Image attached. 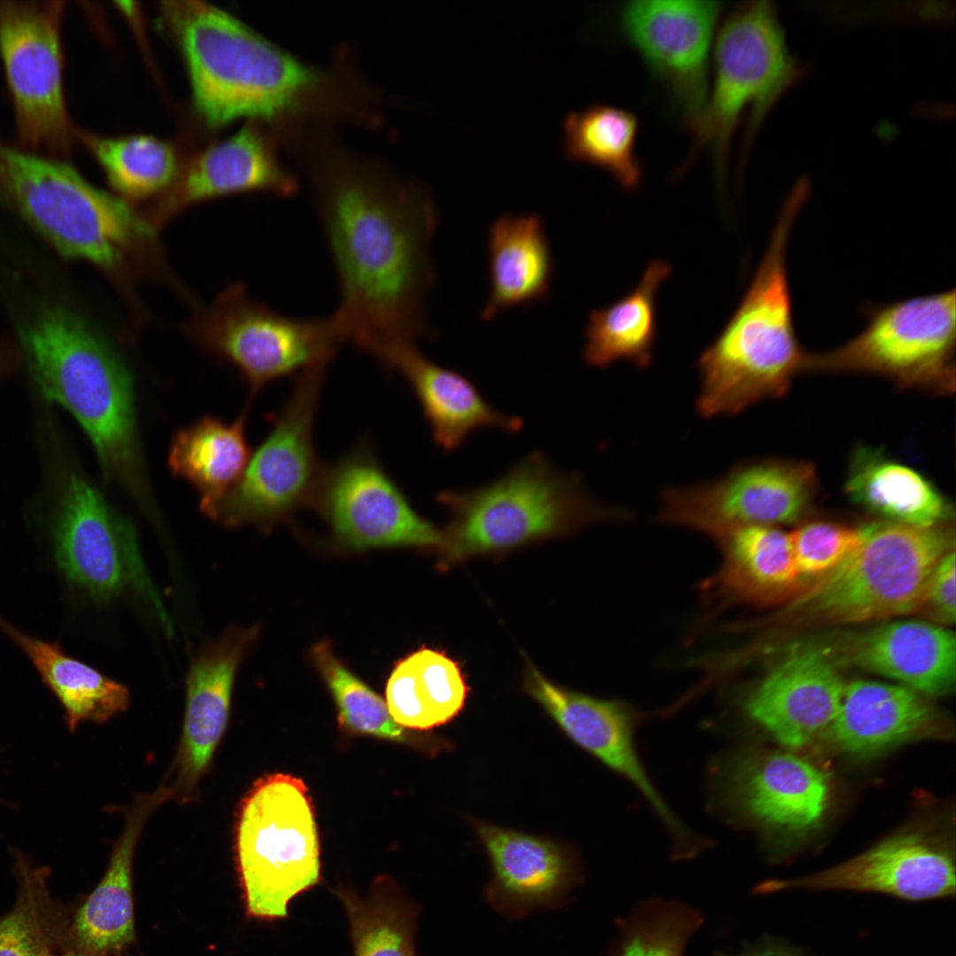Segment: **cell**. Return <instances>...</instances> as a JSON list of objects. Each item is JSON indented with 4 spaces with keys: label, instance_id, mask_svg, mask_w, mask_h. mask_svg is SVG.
Masks as SVG:
<instances>
[{
    "label": "cell",
    "instance_id": "6da1fadb",
    "mask_svg": "<svg viewBox=\"0 0 956 956\" xmlns=\"http://www.w3.org/2000/svg\"><path fill=\"white\" fill-rule=\"evenodd\" d=\"M320 223L336 274L333 312L346 341L417 343L431 334L436 206L424 187L374 171L337 167L316 180Z\"/></svg>",
    "mask_w": 956,
    "mask_h": 956
},
{
    "label": "cell",
    "instance_id": "7a4b0ae2",
    "mask_svg": "<svg viewBox=\"0 0 956 956\" xmlns=\"http://www.w3.org/2000/svg\"><path fill=\"white\" fill-rule=\"evenodd\" d=\"M0 198L64 257L95 265L120 288L164 269L157 229L63 160L0 143Z\"/></svg>",
    "mask_w": 956,
    "mask_h": 956
},
{
    "label": "cell",
    "instance_id": "3957f363",
    "mask_svg": "<svg viewBox=\"0 0 956 956\" xmlns=\"http://www.w3.org/2000/svg\"><path fill=\"white\" fill-rule=\"evenodd\" d=\"M806 197L798 187L790 192L742 301L698 358L701 388L696 405L703 417L736 414L781 397L803 369L806 353L794 323L787 251Z\"/></svg>",
    "mask_w": 956,
    "mask_h": 956
},
{
    "label": "cell",
    "instance_id": "277c9868",
    "mask_svg": "<svg viewBox=\"0 0 956 956\" xmlns=\"http://www.w3.org/2000/svg\"><path fill=\"white\" fill-rule=\"evenodd\" d=\"M184 58L194 106L212 127L298 109L320 73L226 11L200 1L162 4Z\"/></svg>",
    "mask_w": 956,
    "mask_h": 956
},
{
    "label": "cell",
    "instance_id": "5b68a950",
    "mask_svg": "<svg viewBox=\"0 0 956 956\" xmlns=\"http://www.w3.org/2000/svg\"><path fill=\"white\" fill-rule=\"evenodd\" d=\"M23 343L42 394L78 421L105 479L146 499L133 377L119 353L80 318L58 309L36 320Z\"/></svg>",
    "mask_w": 956,
    "mask_h": 956
},
{
    "label": "cell",
    "instance_id": "8992f818",
    "mask_svg": "<svg viewBox=\"0 0 956 956\" xmlns=\"http://www.w3.org/2000/svg\"><path fill=\"white\" fill-rule=\"evenodd\" d=\"M436 501L451 518L440 547L451 563L625 518L621 510L589 496L579 474L559 470L539 450L496 480L466 490H442Z\"/></svg>",
    "mask_w": 956,
    "mask_h": 956
},
{
    "label": "cell",
    "instance_id": "52a82bcc",
    "mask_svg": "<svg viewBox=\"0 0 956 956\" xmlns=\"http://www.w3.org/2000/svg\"><path fill=\"white\" fill-rule=\"evenodd\" d=\"M713 55V88L689 127L692 146L678 173L709 148L716 173L721 175L743 115L748 117L746 150L765 116L799 75L776 9L767 0L744 1L730 10L717 33Z\"/></svg>",
    "mask_w": 956,
    "mask_h": 956
},
{
    "label": "cell",
    "instance_id": "ba28073f",
    "mask_svg": "<svg viewBox=\"0 0 956 956\" xmlns=\"http://www.w3.org/2000/svg\"><path fill=\"white\" fill-rule=\"evenodd\" d=\"M235 854L250 917L283 919L289 902L320 883L317 826L301 779L278 773L254 783L237 813Z\"/></svg>",
    "mask_w": 956,
    "mask_h": 956
},
{
    "label": "cell",
    "instance_id": "9c48e42d",
    "mask_svg": "<svg viewBox=\"0 0 956 956\" xmlns=\"http://www.w3.org/2000/svg\"><path fill=\"white\" fill-rule=\"evenodd\" d=\"M857 550L807 589L791 609L813 620L860 622L917 612L929 578L953 548L942 524L878 521L864 526Z\"/></svg>",
    "mask_w": 956,
    "mask_h": 956
},
{
    "label": "cell",
    "instance_id": "30bf717a",
    "mask_svg": "<svg viewBox=\"0 0 956 956\" xmlns=\"http://www.w3.org/2000/svg\"><path fill=\"white\" fill-rule=\"evenodd\" d=\"M187 332L232 364L255 394L266 385L332 362L346 343L333 314L296 318L251 297L243 284L222 290Z\"/></svg>",
    "mask_w": 956,
    "mask_h": 956
},
{
    "label": "cell",
    "instance_id": "8fae6325",
    "mask_svg": "<svg viewBox=\"0 0 956 956\" xmlns=\"http://www.w3.org/2000/svg\"><path fill=\"white\" fill-rule=\"evenodd\" d=\"M863 328L829 351L807 354L803 369L861 372L900 385L954 389L955 289L867 305Z\"/></svg>",
    "mask_w": 956,
    "mask_h": 956
},
{
    "label": "cell",
    "instance_id": "7c38bea8",
    "mask_svg": "<svg viewBox=\"0 0 956 956\" xmlns=\"http://www.w3.org/2000/svg\"><path fill=\"white\" fill-rule=\"evenodd\" d=\"M328 366H315L297 376L267 436L209 518L225 527H268L311 504L323 468L314 422Z\"/></svg>",
    "mask_w": 956,
    "mask_h": 956
},
{
    "label": "cell",
    "instance_id": "4fadbf2b",
    "mask_svg": "<svg viewBox=\"0 0 956 956\" xmlns=\"http://www.w3.org/2000/svg\"><path fill=\"white\" fill-rule=\"evenodd\" d=\"M61 1H0V56L21 150L63 160L74 129L63 89Z\"/></svg>",
    "mask_w": 956,
    "mask_h": 956
},
{
    "label": "cell",
    "instance_id": "5bb4252c",
    "mask_svg": "<svg viewBox=\"0 0 956 956\" xmlns=\"http://www.w3.org/2000/svg\"><path fill=\"white\" fill-rule=\"evenodd\" d=\"M335 539L353 549L441 547L443 534L420 515L368 438L323 466L311 500Z\"/></svg>",
    "mask_w": 956,
    "mask_h": 956
},
{
    "label": "cell",
    "instance_id": "9a60e30c",
    "mask_svg": "<svg viewBox=\"0 0 956 956\" xmlns=\"http://www.w3.org/2000/svg\"><path fill=\"white\" fill-rule=\"evenodd\" d=\"M53 535L58 567L73 587L98 602L132 588L151 602L169 626L133 525L115 514L81 475L72 474L66 482Z\"/></svg>",
    "mask_w": 956,
    "mask_h": 956
},
{
    "label": "cell",
    "instance_id": "2e32d148",
    "mask_svg": "<svg viewBox=\"0 0 956 956\" xmlns=\"http://www.w3.org/2000/svg\"><path fill=\"white\" fill-rule=\"evenodd\" d=\"M816 482L814 468L806 463H743L714 482L666 489L659 520L710 536L736 525L791 523L808 509Z\"/></svg>",
    "mask_w": 956,
    "mask_h": 956
},
{
    "label": "cell",
    "instance_id": "e0dca14e",
    "mask_svg": "<svg viewBox=\"0 0 956 956\" xmlns=\"http://www.w3.org/2000/svg\"><path fill=\"white\" fill-rule=\"evenodd\" d=\"M720 0H627L619 9L625 36L668 86L689 127L707 94L708 52Z\"/></svg>",
    "mask_w": 956,
    "mask_h": 956
},
{
    "label": "cell",
    "instance_id": "ac0fdd59",
    "mask_svg": "<svg viewBox=\"0 0 956 956\" xmlns=\"http://www.w3.org/2000/svg\"><path fill=\"white\" fill-rule=\"evenodd\" d=\"M721 791L736 814L764 830L800 833L814 828L829 805L826 775L786 752H742L721 771Z\"/></svg>",
    "mask_w": 956,
    "mask_h": 956
},
{
    "label": "cell",
    "instance_id": "d6986e66",
    "mask_svg": "<svg viewBox=\"0 0 956 956\" xmlns=\"http://www.w3.org/2000/svg\"><path fill=\"white\" fill-rule=\"evenodd\" d=\"M791 890L875 892L907 901L944 898L955 893V866L946 849L921 835L902 834L828 869L767 881L757 892Z\"/></svg>",
    "mask_w": 956,
    "mask_h": 956
},
{
    "label": "cell",
    "instance_id": "ffe728a7",
    "mask_svg": "<svg viewBox=\"0 0 956 956\" xmlns=\"http://www.w3.org/2000/svg\"><path fill=\"white\" fill-rule=\"evenodd\" d=\"M844 684L829 652L790 651L746 697V714L785 747L798 749L830 731Z\"/></svg>",
    "mask_w": 956,
    "mask_h": 956
},
{
    "label": "cell",
    "instance_id": "44dd1931",
    "mask_svg": "<svg viewBox=\"0 0 956 956\" xmlns=\"http://www.w3.org/2000/svg\"><path fill=\"white\" fill-rule=\"evenodd\" d=\"M358 348L405 379L420 405L434 442L445 451L459 449L477 429L516 433L522 428L521 418L495 409L473 381L432 361L415 342L373 339Z\"/></svg>",
    "mask_w": 956,
    "mask_h": 956
},
{
    "label": "cell",
    "instance_id": "7402d4cb",
    "mask_svg": "<svg viewBox=\"0 0 956 956\" xmlns=\"http://www.w3.org/2000/svg\"><path fill=\"white\" fill-rule=\"evenodd\" d=\"M525 689L573 742L641 791L675 839L688 835L640 761L634 741L635 719L628 708L560 687L531 664L527 667Z\"/></svg>",
    "mask_w": 956,
    "mask_h": 956
},
{
    "label": "cell",
    "instance_id": "603a6c76",
    "mask_svg": "<svg viewBox=\"0 0 956 956\" xmlns=\"http://www.w3.org/2000/svg\"><path fill=\"white\" fill-rule=\"evenodd\" d=\"M257 628L233 627L206 645L192 662L187 678L182 732L174 760L173 798L191 800L211 765L229 720L239 664Z\"/></svg>",
    "mask_w": 956,
    "mask_h": 956
},
{
    "label": "cell",
    "instance_id": "cb8c5ba5",
    "mask_svg": "<svg viewBox=\"0 0 956 956\" xmlns=\"http://www.w3.org/2000/svg\"><path fill=\"white\" fill-rule=\"evenodd\" d=\"M297 189L295 178L278 162L268 140L248 126L200 151L143 216L158 229L196 203L252 191L290 197Z\"/></svg>",
    "mask_w": 956,
    "mask_h": 956
},
{
    "label": "cell",
    "instance_id": "d4e9b609",
    "mask_svg": "<svg viewBox=\"0 0 956 956\" xmlns=\"http://www.w3.org/2000/svg\"><path fill=\"white\" fill-rule=\"evenodd\" d=\"M173 798L167 785L140 795L126 813L100 883L70 919L64 950L90 956H120L135 940L132 866L141 831L151 813Z\"/></svg>",
    "mask_w": 956,
    "mask_h": 956
},
{
    "label": "cell",
    "instance_id": "484cf974",
    "mask_svg": "<svg viewBox=\"0 0 956 956\" xmlns=\"http://www.w3.org/2000/svg\"><path fill=\"white\" fill-rule=\"evenodd\" d=\"M830 736L844 752L871 756L910 741L948 736L924 696L900 684L856 681L844 686Z\"/></svg>",
    "mask_w": 956,
    "mask_h": 956
},
{
    "label": "cell",
    "instance_id": "4316f807",
    "mask_svg": "<svg viewBox=\"0 0 956 956\" xmlns=\"http://www.w3.org/2000/svg\"><path fill=\"white\" fill-rule=\"evenodd\" d=\"M846 644V660L922 696H941L954 689L956 640L944 626L894 621L858 634Z\"/></svg>",
    "mask_w": 956,
    "mask_h": 956
},
{
    "label": "cell",
    "instance_id": "83f0119b",
    "mask_svg": "<svg viewBox=\"0 0 956 956\" xmlns=\"http://www.w3.org/2000/svg\"><path fill=\"white\" fill-rule=\"evenodd\" d=\"M487 255L490 293L481 311L483 321L551 296L554 263L540 214L497 216L489 227Z\"/></svg>",
    "mask_w": 956,
    "mask_h": 956
},
{
    "label": "cell",
    "instance_id": "f1b7e54d",
    "mask_svg": "<svg viewBox=\"0 0 956 956\" xmlns=\"http://www.w3.org/2000/svg\"><path fill=\"white\" fill-rule=\"evenodd\" d=\"M723 551L722 567L713 583L731 601L771 602L801 579L790 533L775 526L748 524L712 535Z\"/></svg>",
    "mask_w": 956,
    "mask_h": 956
},
{
    "label": "cell",
    "instance_id": "f546056e",
    "mask_svg": "<svg viewBox=\"0 0 956 956\" xmlns=\"http://www.w3.org/2000/svg\"><path fill=\"white\" fill-rule=\"evenodd\" d=\"M671 273L668 262L654 259L631 292L590 312L582 349L589 366L603 368L619 360L639 368L650 366L657 334L656 297Z\"/></svg>",
    "mask_w": 956,
    "mask_h": 956
},
{
    "label": "cell",
    "instance_id": "4dcf8cb0",
    "mask_svg": "<svg viewBox=\"0 0 956 956\" xmlns=\"http://www.w3.org/2000/svg\"><path fill=\"white\" fill-rule=\"evenodd\" d=\"M844 489L852 502L888 521L929 527L943 524L953 513L926 478L870 448L855 452Z\"/></svg>",
    "mask_w": 956,
    "mask_h": 956
},
{
    "label": "cell",
    "instance_id": "1f68e13d",
    "mask_svg": "<svg viewBox=\"0 0 956 956\" xmlns=\"http://www.w3.org/2000/svg\"><path fill=\"white\" fill-rule=\"evenodd\" d=\"M248 410L247 405L231 423L204 417L171 441L169 467L195 488L207 517L238 482L251 458L245 436Z\"/></svg>",
    "mask_w": 956,
    "mask_h": 956
},
{
    "label": "cell",
    "instance_id": "d6a6232c",
    "mask_svg": "<svg viewBox=\"0 0 956 956\" xmlns=\"http://www.w3.org/2000/svg\"><path fill=\"white\" fill-rule=\"evenodd\" d=\"M0 629L27 655L65 710L68 729L82 722L104 723L125 712L128 689L67 655L58 644L20 632L0 616Z\"/></svg>",
    "mask_w": 956,
    "mask_h": 956
},
{
    "label": "cell",
    "instance_id": "836d02e7",
    "mask_svg": "<svg viewBox=\"0 0 956 956\" xmlns=\"http://www.w3.org/2000/svg\"><path fill=\"white\" fill-rule=\"evenodd\" d=\"M467 690L456 660L423 647L397 662L387 682L385 702L399 726L427 730L457 716Z\"/></svg>",
    "mask_w": 956,
    "mask_h": 956
},
{
    "label": "cell",
    "instance_id": "e575fe53",
    "mask_svg": "<svg viewBox=\"0 0 956 956\" xmlns=\"http://www.w3.org/2000/svg\"><path fill=\"white\" fill-rule=\"evenodd\" d=\"M475 829L490 859L496 885L508 899L545 901L572 877V860L558 844L483 822Z\"/></svg>",
    "mask_w": 956,
    "mask_h": 956
},
{
    "label": "cell",
    "instance_id": "d590c367",
    "mask_svg": "<svg viewBox=\"0 0 956 956\" xmlns=\"http://www.w3.org/2000/svg\"><path fill=\"white\" fill-rule=\"evenodd\" d=\"M636 116L625 109L593 103L568 112L562 122V148L574 163L606 171L626 190L636 189L642 178L635 154Z\"/></svg>",
    "mask_w": 956,
    "mask_h": 956
},
{
    "label": "cell",
    "instance_id": "8d00e7d4",
    "mask_svg": "<svg viewBox=\"0 0 956 956\" xmlns=\"http://www.w3.org/2000/svg\"><path fill=\"white\" fill-rule=\"evenodd\" d=\"M17 891L0 917V956H47L64 948L70 920L53 898L50 870L12 850Z\"/></svg>",
    "mask_w": 956,
    "mask_h": 956
},
{
    "label": "cell",
    "instance_id": "74e56055",
    "mask_svg": "<svg viewBox=\"0 0 956 956\" xmlns=\"http://www.w3.org/2000/svg\"><path fill=\"white\" fill-rule=\"evenodd\" d=\"M337 895L349 917L354 956H415L417 908L391 878H377L365 898L347 889Z\"/></svg>",
    "mask_w": 956,
    "mask_h": 956
},
{
    "label": "cell",
    "instance_id": "f35d334b",
    "mask_svg": "<svg viewBox=\"0 0 956 956\" xmlns=\"http://www.w3.org/2000/svg\"><path fill=\"white\" fill-rule=\"evenodd\" d=\"M83 140L110 185L127 199L141 200L158 194L172 186L180 174L174 148L158 138L84 135Z\"/></svg>",
    "mask_w": 956,
    "mask_h": 956
},
{
    "label": "cell",
    "instance_id": "ab89813d",
    "mask_svg": "<svg viewBox=\"0 0 956 956\" xmlns=\"http://www.w3.org/2000/svg\"><path fill=\"white\" fill-rule=\"evenodd\" d=\"M702 923V915L684 903L647 900L621 921L614 956H684Z\"/></svg>",
    "mask_w": 956,
    "mask_h": 956
},
{
    "label": "cell",
    "instance_id": "60d3db41",
    "mask_svg": "<svg viewBox=\"0 0 956 956\" xmlns=\"http://www.w3.org/2000/svg\"><path fill=\"white\" fill-rule=\"evenodd\" d=\"M313 657L332 693L342 726L382 739L406 740L403 728L391 717L386 702L352 675L328 644L317 645Z\"/></svg>",
    "mask_w": 956,
    "mask_h": 956
},
{
    "label": "cell",
    "instance_id": "b9f144b4",
    "mask_svg": "<svg viewBox=\"0 0 956 956\" xmlns=\"http://www.w3.org/2000/svg\"><path fill=\"white\" fill-rule=\"evenodd\" d=\"M800 578H822L837 568L859 547L860 528L814 521L790 533Z\"/></svg>",
    "mask_w": 956,
    "mask_h": 956
},
{
    "label": "cell",
    "instance_id": "7bdbcfd3",
    "mask_svg": "<svg viewBox=\"0 0 956 956\" xmlns=\"http://www.w3.org/2000/svg\"><path fill=\"white\" fill-rule=\"evenodd\" d=\"M955 551L952 548L933 569L917 610L937 625H948L955 621Z\"/></svg>",
    "mask_w": 956,
    "mask_h": 956
},
{
    "label": "cell",
    "instance_id": "ee69618b",
    "mask_svg": "<svg viewBox=\"0 0 956 956\" xmlns=\"http://www.w3.org/2000/svg\"><path fill=\"white\" fill-rule=\"evenodd\" d=\"M717 956H806L799 949H797L785 942L777 939H763L755 944L745 946L736 953L721 952Z\"/></svg>",
    "mask_w": 956,
    "mask_h": 956
},
{
    "label": "cell",
    "instance_id": "f6af8a7d",
    "mask_svg": "<svg viewBox=\"0 0 956 956\" xmlns=\"http://www.w3.org/2000/svg\"><path fill=\"white\" fill-rule=\"evenodd\" d=\"M47 956H90V955H87V954L81 953V952H74V951H64L61 953L54 952V953L49 954Z\"/></svg>",
    "mask_w": 956,
    "mask_h": 956
}]
</instances>
